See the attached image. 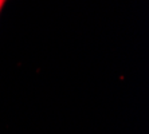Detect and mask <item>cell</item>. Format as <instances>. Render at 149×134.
<instances>
[{
    "instance_id": "cell-2",
    "label": "cell",
    "mask_w": 149,
    "mask_h": 134,
    "mask_svg": "<svg viewBox=\"0 0 149 134\" xmlns=\"http://www.w3.org/2000/svg\"><path fill=\"white\" fill-rule=\"evenodd\" d=\"M4 1H6V0H4Z\"/></svg>"
},
{
    "instance_id": "cell-1",
    "label": "cell",
    "mask_w": 149,
    "mask_h": 134,
    "mask_svg": "<svg viewBox=\"0 0 149 134\" xmlns=\"http://www.w3.org/2000/svg\"><path fill=\"white\" fill-rule=\"evenodd\" d=\"M3 4H4V0H0V11H1V8H3Z\"/></svg>"
}]
</instances>
